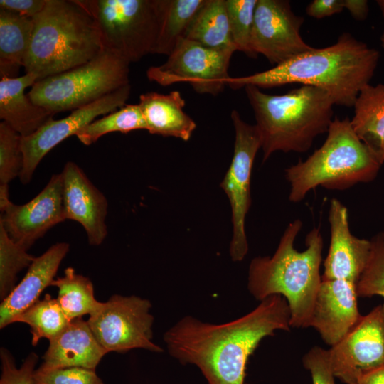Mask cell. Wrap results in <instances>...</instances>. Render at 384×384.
<instances>
[{"label":"cell","mask_w":384,"mask_h":384,"mask_svg":"<svg viewBox=\"0 0 384 384\" xmlns=\"http://www.w3.org/2000/svg\"><path fill=\"white\" fill-rule=\"evenodd\" d=\"M290 319L286 299L272 295L227 323L185 316L163 338L169 353L183 364L196 366L208 384H244L250 356L264 338L278 330L289 331Z\"/></svg>","instance_id":"cell-1"},{"label":"cell","mask_w":384,"mask_h":384,"mask_svg":"<svg viewBox=\"0 0 384 384\" xmlns=\"http://www.w3.org/2000/svg\"><path fill=\"white\" fill-rule=\"evenodd\" d=\"M379 58L376 49L345 32L333 45L314 48L262 72L230 77L227 83L233 89L247 85L272 88L300 83L323 89L336 105L351 107L361 90L372 79Z\"/></svg>","instance_id":"cell-2"},{"label":"cell","mask_w":384,"mask_h":384,"mask_svg":"<svg viewBox=\"0 0 384 384\" xmlns=\"http://www.w3.org/2000/svg\"><path fill=\"white\" fill-rule=\"evenodd\" d=\"M302 227L294 220L285 229L272 257H257L248 270L247 289L259 301L281 295L290 311L291 327L306 328L322 278L323 238L319 228H314L306 236V249L297 251L294 242Z\"/></svg>","instance_id":"cell-3"},{"label":"cell","mask_w":384,"mask_h":384,"mask_svg":"<svg viewBox=\"0 0 384 384\" xmlns=\"http://www.w3.org/2000/svg\"><path fill=\"white\" fill-rule=\"evenodd\" d=\"M244 88L261 137L263 162L276 151H309L334 119L335 104L319 87L301 85L283 95H270L252 85Z\"/></svg>","instance_id":"cell-4"},{"label":"cell","mask_w":384,"mask_h":384,"mask_svg":"<svg viewBox=\"0 0 384 384\" xmlns=\"http://www.w3.org/2000/svg\"><path fill=\"white\" fill-rule=\"evenodd\" d=\"M33 21L23 68L38 80L84 64L104 50L95 21L78 0H47Z\"/></svg>","instance_id":"cell-5"},{"label":"cell","mask_w":384,"mask_h":384,"mask_svg":"<svg viewBox=\"0 0 384 384\" xmlns=\"http://www.w3.org/2000/svg\"><path fill=\"white\" fill-rule=\"evenodd\" d=\"M381 164L356 136L351 120L334 118L320 148L305 161L285 170L290 183L289 200L297 203L318 186L343 190L373 180Z\"/></svg>","instance_id":"cell-6"},{"label":"cell","mask_w":384,"mask_h":384,"mask_svg":"<svg viewBox=\"0 0 384 384\" xmlns=\"http://www.w3.org/2000/svg\"><path fill=\"white\" fill-rule=\"evenodd\" d=\"M129 64L104 49L84 64L37 80L27 95L53 114L73 111L130 84Z\"/></svg>","instance_id":"cell-7"},{"label":"cell","mask_w":384,"mask_h":384,"mask_svg":"<svg viewBox=\"0 0 384 384\" xmlns=\"http://www.w3.org/2000/svg\"><path fill=\"white\" fill-rule=\"evenodd\" d=\"M96 23L104 49L129 63L153 50L164 0H78Z\"/></svg>","instance_id":"cell-8"},{"label":"cell","mask_w":384,"mask_h":384,"mask_svg":"<svg viewBox=\"0 0 384 384\" xmlns=\"http://www.w3.org/2000/svg\"><path fill=\"white\" fill-rule=\"evenodd\" d=\"M151 308L148 299L114 294L89 316L87 323L107 353H125L134 348L161 353L164 349L153 342Z\"/></svg>","instance_id":"cell-9"},{"label":"cell","mask_w":384,"mask_h":384,"mask_svg":"<svg viewBox=\"0 0 384 384\" xmlns=\"http://www.w3.org/2000/svg\"><path fill=\"white\" fill-rule=\"evenodd\" d=\"M234 52L210 48L183 38L165 63L147 70L146 76L162 86L184 82L199 94L215 96L228 85V68Z\"/></svg>","instance_id":"cell-10"},{"label":"cell","mask_w":384,"mask_h":384,"mask_svg":"<svg viewBox=\"0 0 384 384\" xmlns=\"http://www.w3.org/2000/svg\"><path fill=\"white\" fill-rule=\"evenodd\" d=\"M230 116L235 133L234 152L220 186L228 196L231 206L233 233L230 255L233 261L240 262L248 251L245 221L251 204L252 168L262 142L255 124L245 122L237 110H233Z\"/></svg>","instance_id":"cell-11"},{"label":"cell","mask_w":384,"mask_h":384,"mask_svg":"<svg viewBox=\"0 0 384 384\" xmlns=\"http://www.w3.org/2000/svg\"><path fill=\"white\" fill-rule=\"evenodd\" d=\"M335 378L345 384L384 366V303L361 316L354 326L328 350Z\"/></svg>","instance_id":"cell-12"},{"label":"cell","mask_w":384,"mask_h":384,"mask_svg":"<svg viewBox=\"0 0 384 384\" xmlns=\"http://www.w3.org/2000/svg\"><path fill=\"white\" fill-rule=\"evenodd\" d=\"M303 22L288 1L257 0L252 33L254 53L277 65L312 50L301 36Z\"/></svg>","instance_id":"cell-13"},{"label":"cell","mask_w":384,"mask_h":384,"mask_svg":"<svg viewBox=\"0 0 384 384\" xmlns=\"http://www.w3.org/2000/svg\"><path fill=\"white\" fill-rule=\"evenodd\" d=\"M130 84L82 107L74 110L60 119H51L35 132L21 136L23 166L19 176L22 183L32 179L43 157L68 137L89 124L100 115L111 113L125 105L130 95Z\"/></svg>","instance_id":"cell-14"},{"label":"cell","mask_w":384,"mask_h":384,"mask_svg":"<svg viewBox=\"0 0 384 384\" xmlns=\"http://www.w3.org/2000/svg\"><path fill=\"white\" fill-rule=\"evenodd\" d=\"M0 208V224L15 242L28 250L48 230L66 220L62 172L53 174L29 202L16 205L9 200Z\"/></svg>","instance_id":"cell-15"},{"label":"cell","mask_w":384,"mask_h":384,"mask_svg":"<svg viewBox=\"0 0 384 384\" xmlns=\"http://www.w3.org/2000/svg\"><path fill=\"white\" fill-rule=\"evenodd\" d=\"M356 284L343 279H322L316 296L309 327L332 347L338 343L361 317Z\"/></svg>","instance_id":"cell-16"},{"label":"cell","mask_w":384,"mask_h":384,"mask_svg":"<svg viewBox=\"0 0 384 384\" xmlns=\"http://www.w3.org/2000/svg\"><path fill=\"white\" fill-rule=\"evenodd\" d=\"M329 223L331 240L321 278L343 279L356 284L368 261L371 242L351 233L348 209L336 198L330 202Z\"/></svg>","instance_id":"cell-17"},{"label":"cell","mask_w":384,"mask_h":384,"mask_svg":"<svg viewBox=\"0 0 384 384\" xmlns=\"http://www.w3.org/2000/svg\"><path fill=\"white\" fill-rule=\"evenodd\" d=\"M62 174L65 219L79 223L89 243L100 245L107 235L105 220L108 203L105 196L75 163L67 162Z\"/></svg>","instance_id":"cell-18"},{"label":"cell","mask_w":384,"mask_h":384,"mask_svg":"<svg viewBox=\"0 0 384 384\" xmlns=\"http://www.w3.org/2000/svg\"><path fill=\"white\" fill-rule=\"evenodd\" d=\"M106 353L87 321L79 317L71 320L60 334L49 341L42 357L43 362L37 370L44 372L70 367L95 370Z\"/></svg>","instance_id":"cell-19"},{"label":"cell","mask_w":384,"mask_h":384,"mask_svg":"<svg viewBox=\"0 0 384 384\" xmlns=\"http://www.w3.org/2000/svg\"><path fill=\"white\" fill-rule=\"evenodd\" d=\"M69 247L67 242H58L35 257L24 277L1 303V329L12 324L16 316L39 300L43 291L53 282Z\"/></svg>","instance_id":"cell-20"},{"label":"cell","mask_w":384,"mask_h":384,"mask_svg":"<svg viewBox=\"0 0 384 384\" xmlns=\"http://www.w3.org/2000/svg\"><path fill=\"white\" fill-rule=\"evenodd\" d=\"M38 80L33 73L0 80V118L22 137L31 134L53 119L54 114L33 103L25 90Z\"/></svg>","instance_id":"cell-21"},{"label":"cell","mask_w":384,"mask_h":384,"mask_svg":"<svg viewBox=\"0 0 384 384\" xmlns=\"http://www.w3.org/2000/svg\"><path fill=\"white\" fill-rule=\"evenodd\" d=\"M186 102L178 91L168 94L143 93L139 105L150 134L188 141L196 128L195 121L183 110Z\"/></svg>","instance_id":"cell-22"},{"label":"cell","mask_w":384,"mask_h":384,"mask_svg":"<svg viewBox=\"0 0 384 384\" xmlns=\"http://www.w3.org/2000/svg\"><path fill=\"white\" fill-rule=\"evenodd\" d=\"M351 125L356 136L384 163V84L370 83L359 92L353 104Z\"/></svg>","instance_id":"cell-23"},{"label":"cell","mask_w":384,"mask_h":384,"mask_svg":"<svg viewBox=\"0 0 384 384\" xmlns=\"http://www.w3.org/2000/svg\"><path fill=\"white\" fill-rule=\"evenodd\" d=\"M33 18L0 9V76L16 78L30 46Z\"/></svg>","instance_id":"cell-24"},{"label":"cell","mask_w":384,"mask_h":384,"mask_svg":"<svg viewBox=\"0 0 384 384\" xmlns=\"http://www.w3.org/2000/svg\"><path fill=\"white\" fill-rule=\"evenodd\" d=\"M186 38L210 48L236 51L230 33L226 0H206Z\"/></svg>","instance_id":"cell-25"},{"label":"cell","mask_w":384,"mask_h":384,"mask_svg":"<svg viewBox=\"0 0 384 384\" xmlns=\"http://www.w3.org/2000/svg\"><path fill=\"white\" fill-rule=\"evenodd\" d=\"M206 0H164L161 25L153 54L169 55L186 38Z\"/></svg>","instance_id":"cell-26"},{"label":"cell","mask_w":384,"mask_h":384,"mask_svg":"<svg viewBox=\"0 0 384 384\" xmlns=\"http://www.w3.org/2000/svg\"><path fill=\"white\" fill-rule=\"evenodd\" d=\"M51 286L58 288L56 299L70 320L92 314L102 303L95 297L91 280L77 274L73 267L66 268L63 276L54 279Z\"/></svg>","instance_id":"cell-27"},{"label":"cell","mask_w":384,"mask_h":384,"mask_svg":"<svg viewBox=\"0 0 384 384\" xmlns=\"http://www.w3.org/2000/svg\"><path fill=\"white\" fill-rule=\"evenodd\" d=\"M70 320L63 311L57 299L46 294L26 310L16 316L14 322L27 324L32 334L31 343L34 346L41 338L49 341L56 337L69 324Z\"/></svg>","instance_id":"cell-28"},{"label":"cell","mask_w":384,"mask_h":384,"mask_svg":"<svg viewBox=\"0 0 384 384\" xmlns=\"http://www.w3.org/2000/svg\"><path fill=\"white\" fill-rule=\"evenodd\" d=\"M137 129H146V123L139 104H129L92 121L75 136L83 144L89 146L108 133H127Z\"/></svg>","instance_id":"cell-29"},{"label":"cell","mask_w":384,"mask_h":384,"mask_svg":"<svg viewBox=\"0 0 384 384\" xmlns=\"http://www.w3.org/2000/svg\"><path fill=\"white\" fill-rule=\"evenodd\" d=\"M35 257L15 242L0 224V295L4 299L15 287L18 273L29 267Z\"/></svg>","instance_id":"cell-30"},{"label":"cell","mask_w":384,"mask_h":384,"mask_svg":"<svg viewBox=\"0 0 384 384\" xmlns=\"http://www.w3.org/2000/svg\"><path fill=\"white\" fill-rule=\"evenodd\" d=\"M257 0H226L230 33L237 50L256 58L252 48L254 14Z\"/></svg>","instance_id":"cell-31"},{"label":"cell","mask_w":384,"mask_h":384,"mask_svg":"<svg viewBox=\"0 0 384 384\" xmlns=\"http://www.w3.org/2000/svg\"><path fill=\"white\" fill-rule=\"evenodd\" d=\"M367 265L356 284L358 297L380 296L384 298V233L371 240Z\"/></svg>","instance_id":"cell-32"},{"label":"cell","mask_w":384,"mask_h":384,"mask_svg":"<svg viewBox=\"0 0 384 384\" xmlns=\"http://www.w3.org/2000/svg\"><path fill=\"white\" fill-rule=\"evenodd\" d=\"M23 166L21 135L5 122L0 123V183H9L19 176Z\"/></svg>","instance_id":"cell-33"},{"label":"cell","mask_w":384,"mask_h":384,"mask_svg":"<svg viewBox=\"0 0 384 384\" xmlns=\"http://www.w3.org/2000/svg\"><path fill=\"white\" fill-rule=\"evenodd\" d=\"M33 379L34 384H104L95 370L81 367L44 372L35 370Z\"/></svg>","instance_id":"cell-34"},{"label":"cell","mask_w":384,"mask_h":384,"mask_svg":"<svg viewBox=\"0 0 384 384\" xmlns=\"http://www.w3.org/2000/svg\"><path fill=\"white\" fill-rule=\"evenodd\" d=\"M1 374L0 384H34L33 374L38 356L31 353L20 368H17L8 350L1 348Z\"/></svg>","instance_id":"cell-35"},{"label":"cell","mask_w":384,"mask_h":384,"mask_svg":"<svg viewBox=\"0 0 384 384\" xmlns=\"http://www.w3.org/2000/svg\"><path fill=\"white\" fill-rule=\"evenodd\" d=\"M304 368L310 372L312 384H336L329 364L328 350L312 347L303 357Z\"/></svg>","instance_id":"cell-36"},{"label":"cell","mask_w":384,"mask_h":384,"mask_svg":"<svg viewBox=\"0 0 384 384\" xmlns=\"http://www.w3.org/2000/svg\"><path fill=\"white\" fill-rule=\"evenodd\" d=\"M46 2L47 0H1L0 9L33 18L43 10Z\"/></svg>","instance_id":"cell-37"},{"label":"cell","mask_w":384,"mask_h":384,"mask_svg":"<svg viewBox=\"0 0 384 384\" xmlns=\"http://www.w3.org/2000/svg\"><path fill=\"white\" fill-rule=\"evenodd\" d=\"M343 10L342 0H314L306 8L308 16L321 19Z\"/></svg>","instance_id":"cell-38"},{"label":"cell","mask_w":384,"mask_h":384,"mask_svg":"<svg viewBox=\"0 0 384 384\" xmlns=\"http://www.w3.org/2000/svg\"><path fill=\"white\" fill-rule=\"evenodd\" d=\"M343 9L348 11L357 21H364L368 14V2L366 0H342Z\"/></svg>","instance_id":"cell-39"},{"label":"cell","mask_w":384,"mask_h":384,"mask_svg":"<svg viewBox=\"0 0 384 384\" xmlns=\"http://www.w3.org/2000/svg\"><path fill=\"white\" fill-rule=\"evenodd\" d=\"M357 384H384V366L361 375Z\"/></svg>","instance_id":"cell-40"},{"label":"cell","mask_w":384,"mask_h":384,"mask_svg":"<svg viewBox=\"0 0 384 384\" xmlns=\"http://www.w3.org/2000/svg\"><path fill=\"white\" fill-rule=\"evenodd\" d=\"M376 3L379 6L383 17L384 18V0H378L376 1Z\"/></svg>","instance_id":"cell-41"},{"label":"cell","mask_w":384,"mask_h":384,"mask_svg":"<svg viewBox=\"0 0 384 384\" xmlns=\"http://www.w3.org/2000/svg\"><path fill=\"white\" fill-rule=\"evenodd\" d=\"M380 43H381V46L382 47L384 48V31L383 32V33L381 34L380 36Z\"/></svg>","instance_id":"cell-42"}]
</instances>
